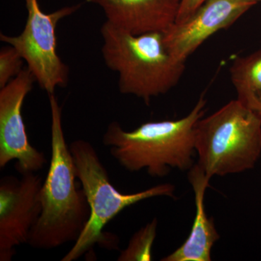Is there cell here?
I'll return each instance as SVG.
<instances>
[{"label":"cell","instance_id":"cell-1","mask_svg":"<svg viewBox=\"0 0 261 261\" xmlns=\"http://www.w3.org/2000/svg\"><path fill=\"white\" fill-rule=\"evenodd\" d=\"M48 96L51 113L50 166L41 189L42 213L28 241L31 247L40 250L74 243L91 214L83 189H79L75 181V163L63 132L62 108L55 94Z\"/></svg>","mask_w":261,"mask_h":261},{"label":"cell","instance_id":"cell-2","mask_svg":"<svg viewBox=\"0 0 261 261\" xmlns=\"http://www.w3.org/2000/svg\"><path fill=\"white\" fill-rule=\"evenodd\" d=\"M207 99L202 94L186 116L142 123L126 130L117 122L108 126L102 142L111 155L130 172L145 169L152 177L163 178L171 168L187 171L194 166L196 127L205 116Z\"/></svg>","mask_w":261,"mask_h":261},{"label":"cell","instance_id":"cell-3","mask_svg":"<svg viewBox=\"0 0 261 261\" xmlns=\"http://www.w3.org/2000/svg\"><path fill=\"white\" fill-rule=\"evenodd\" d=\"M102 56L106 66L117 73L122 94L151 99L176 87L185 71V63L168 50L163 32L130 34L106 21L100 29Z\"/></svg>","mask_w":261,"mask_h":261},{"label":"cell","instance_id":"cell-4","mask_svg":"<svg viewBox=\"0 0 261 261\" xmlns=\"http://www.w3.org/2000/svg\"><path fill=\"white\" fill-rule=\"evenodd\" d=\"M80 180L90 207V218L78 240L62 261H73L90 251L95 245L108 250H117L119 240L104 228L122 211L136 203L156 197H174L171 184L156 185L133 194L116 190L110 180L107 170L90 142L73 141L69 145Z\"/></svg>","mask_w":261,"mask_h":261},{"label":"cell","instance_id":"cell-5","mask_svg":"<svg viewBox=\"0 0 261 261\" xmlns=\"http://www.w3.org/2000/svg\"><path fill=\"white\" fill-rule=\"evenodd\" d=\"M195 150L210 179L252 169L261 155V118L238 99L230 101L198 121Z\"/></svg>","mask_w":261,"mask_h":261},{"label":"cell","instance_id":"cell-6","mask_svg":"<svg viewBox=\"0 0 261 261\" xmlns=\"http://www.w3.org/2000/svg\"><path fill=\"white\" fill-rule=\"evenodd\" d=\"M27 23L19 35L0 34V40L18 51L39 87L49 94L65 87L69 69L58 53L56 29L63 18L75 13L82 4L63 7L50 13L43 12L39 0H25Z\"/></svg>","mask_w":261,"mask_h":261},{"label":"cell","instance_id":"cell-7","mask_svg":"<svg viewBox=\"0 0 261 261\" xmlns=\"http://www.w3.org/2000/svg\"><path fill=\"white\" fill-rule=\"evenodd\" d=\"M36 80L28 68L0 88V168L16 161L20 174L36 173L47 164L45 154L29 142L22 109Z\"/></svg>","mask_w":261,"mask_h":261},{"label":"cell","instance_id":"cell-8","mask_svg":"<svg viewBox=\"0 0 261 261\" xmlns=\"http://www.w3.org/2000/svg\"><path fill=\"white\" fill-rule=\"evenodd\" d=\"M0 181V260L10 261L15 248L28 243L33 228L42 213V180L34 172Z\"/></svg>","mask_w":261,"mask_h":261},{"label":"cell","instance_id":"cell-9","mask_svg":"<svg viewBox=\"0 0 261 261\" xmlns=\"http://www.w3.org/2000/svg\"><path fill=\"white\" fill-rule=\"evenodd\" d=\"M252 0H206L189 18L163 32L166 47L179 61L186 62L207 39L229 28L252 6Z\"/></svg>","mask_w":261,"mask_h":261},{"label":"cell","instance_id":"cell-10","mask_svg":"<svg viewBox=\"0 0 261 261\" xmlns=\"http://www.w3.org/2000/svg\"><path fill=\"white\" fill-rule=\"evenodd\" d=\"M104 12L106 21L135 35L164 32L176 22L181 0H87Z\"/></svg>","mask_w":261,"mask_h":261},{"label":"cell","instance_id":"cell-11","mask_svg":"<svg viewBox=\"0 0 261 261\" xmlns=\"http://www.w3.org/2000/svg\"><path fill=\"white\" fill-rule=\"evenodd\" d=\"M188 178L195 192L196 205L191 232L183 245L161 259L162 261H211V250L219 240L214 219L207 216L204 204L210 178L197 164L189 170Z\"/></svg>","mask_w":261,"mask_h":261},{"label":"cell","instance_id":"cell-12","mask_svg":"<svg viewBox=\"0 0 261 261\" xmlns=\"http://www.w3.org/2000/svg\"><path fill=\"white\" fill-rule=\"evenodd\" d=\"M229 72L237 99L261 118V49L235 58Z\"/></svg>","mask_w":261,"mask_h":261},{"label":"cell","instance_id":"cell-13","mask_svg":"<svg viewBox=\"0 0 261 261\" xmlns=\"http://www.w3.org/2000/svg\"><path fill=\"white\" fill-rule=\"evenodd\" d=\"M158 220L141 228L130 239L128 246L121 251L118 261H149L152 260V248L157 233Z\"/></svg>","mask_w":261,"mask_h":261},{"label":"cell","instance_id":"cell-14","mask_svg":"<svg viewBox=\"0 0 261 261\" xmlns=\"http://www.w3.org/2000/svg\"><path fill=\"white\" fill-rule=\"evenodd\" d=\"M24 60L12 46L3 47L0 51V88H3L23 69Z\"/></svg>","mask_w":261,"mask_h":261},{"label":"cell","instance_id":"cell-15","mask_svg":"<svg viewBox=\"0 0 261 261\" xmlns=\"http://www.w3.org/2000/svg\"><path fill=\"white\" fill-rule=\"evenodd\" d=\"M206 0H181L177 18L175 23L184 21L203 4Z\"/></svg>","mask_w":261,"mask_h":261},{"label":"cell","instance_id":"cell-16","mask_svg":"<svg viewBox=\"0 0 261 261\" xmlns=\"http://www.w3.org/2000/svg\"><path fill=\"white\" fill-rule=\"evenodd\" d=\"M252 1H255L256 2V3H257V2H261V0H252Z\"/></svg>","mask_w":261,"mask_h":261}]
</instances>
